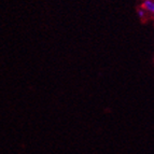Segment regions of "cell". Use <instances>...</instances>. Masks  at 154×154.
<instances>
[{"label": "cell", "instance_id": "cell-1", "mask_svg": "<svg viewBox=\"0 0 154 154\" xmlns=\"http://www.w3.org/2000/svg\"><path fill=\"white\" fill-rule=\"evenodd\" d=\"M141 7L146 12L151 13L154 15V0H143Z\"/></svg>", "mask_w": 154, "mask_h": 154}, {"label": "cell", "instance_id": "cell-2", "mask_svg": "<svg viewBox=\"0 0 154 154\" xmlns=\"http://www.w3.org/2000/svg\"><path fill=\"white\" fill-rule=\"evenodd\" d=\"M137 15H138L139 18L143 20V18H146V11L141 7V8H139L138 10H137Z\"/></svg>", "mask_w": 154, "mask_h": 154}]
</instances>
